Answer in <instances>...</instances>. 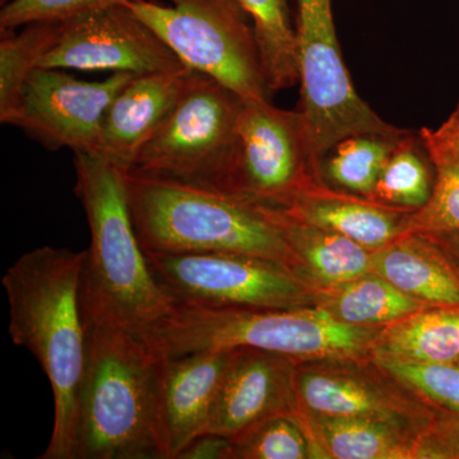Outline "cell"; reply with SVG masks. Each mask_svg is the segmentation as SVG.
I'll return each instance as SVG.
<instances>
[{
	"mask_svg": "<svg viewBox=\"0 0 459 459\" xmlns=\"http://www.w3.org/2000/svg\"><path fill=\"white\" fill-rule=\"evenodd\" d=\"M153 0L129 8L165 41L181 62L244 100H270L255 30L238 0Z\"/></svg>",
	"mask_w": 459,
	"mask_h": 459,
	"instance_id": "8992f818",
	"label": "cell"
},
{
	"mask_svg": "<svg viewBox=\"0 0 459 459\" xmlns=\"http://www.w3.org/2000/svg\"><path fill=\"white\" fill-rule=\"evenodd\" d=\"M235 350H211L156 360L153 418L162 458L178 459L205 434Z\"/></svg>",
	"mask_w": 459,
	"mask_h": 459,
	"instance_id": "5bb4252c",
	"label": "cell"
},
{
	"mask_svg": "<svg viewBox=\"0 0 459 459\" xmlns=\"http://www.w3.org/2000/svg\"><path fill=\"white\" fill-rule=\"evenodd\" d=\"M373 359L430 406L459 413V364H412L376 356Z\"/></svg>",
	"mask_w": 459,
	"mask_h": 459,
	"instance_id": "f1b7e54d",
	"label": "cell"
},
{
	"mask_svg": "<svg viewBox=\"0 0 459 459\" xmlns=\"http://www.w3.org/2000/svg\"><path fill=\"white\" fill-rule=\"evenodd\" d=\"M197 72L135 75L108 107L96 156L131 168L141 147L168 120Z\"/></svg>",
	"mask_w": 459,
	"mask_h": 459,
	"instance_id": "2e32d148",
	"label": "cell"
},
{
	"mask_svg": "<svg viewBox=\"0 0 459 459\" xmlns=\"http://www.w3.org/2000/svg\"><path fill=\"white\" fill-rule=\"evenodd\" d=\"M314 307L337 322L356 327H385L433 307L403 294L373 271L333 289L316 292Z\"/></svg>",
	"mask_w": 459,
	"mask_h": 459,
	"instance_id": "7402d4cb",
	"label": "cell"
},
{
	"mask_svg": "<svg viewBox=\"0 0 459 459\" xmlns=\"http://www.w3.org/2000/svg\"><path fill=\"white\" fill-rule=\"evenodd\" d=\"M40 68L133 74L190 69L128 5H113L60 22Z\"/></svg>",
	"mask_w": 459,
	"mask_h": 459,
	"instance_id": "4fadbf2b",
	"label": "cell"
},
{
	"mask_svg": "<svg viewBox=\"0 0 459 459\" xmlns=\"http://www.w3.org/2000/svg\"><path fill=\"white\" fill-rule=\"evenodd\" d=\"M243 104L237 92L197 72L131 168L225 192L237 155Z\"/></svg>",
	"mask_w": 459,
	"mask_h": 459,
	"instance_id": "52a82bcc",
	"label": "cell"
},
{
	"mask_svg": "<svg viewBox=\"0 0 459 459\" xmlns=\"http://www.w3.org/2000/svg\"><path fill=\"white\" fill-rule=\"evenodd\" d=\"M126 198L144 253H238L291 270L285 238L262 205L220 190L126 168Z\"/></svg>",
	"mask_w": 459,
	"mask_h": 459,
	"instance_id": "3957f363",
	"label": "cell"
},
{
	"mask_svg": "<svg viewBox=\"0 0 459 459\" xmlns=\"http://www.w3.org/2000/svg\"><path fill=\"white\" fill-rule=\"evenodd\" d=\"M7 2H8V0H0V3H2V5L5 4V3H7Z\"/></svg>",
	"mask_w": 459,
	"mask_h": 459,
	"instance_id": "e575fe53",
	"label": "cell"
},
{
	"mask_svg": "<svg viewBox=\"0 0 459 459\" xmlns=\"http://www.w3.org/2000/svg\"><path fill=\"white\" fill-rule=\"evenodd\" d=\"M425 235V234H424ZM442 250L459 277V232L453 234L427 235Z\"/></svg>",
	"mask_w": 459,
	"mask_h": 459,
	"instance_id": "836d02e7",
	"label": "cell"
},
{
	"mask_svg": "<svg viewBox=\"0 0 459 459\" xmlns=\"http://www.w3.org/2000/svg\"><path fill=\"white\" fill-rule=\"evenodd\" d=\"M458 364H459V362H458Z\"/></svg>",
	"mask_w": 459,
	"mask_h": 459,
	"instance_id": "d590c367",
	"label": "cell"
},
{
	"mask_svg": "<svg viewBox=\"0 0 459 459\" xmlns=\"http://www.w3.org/2000/svg\"><path fill=\"white\" fill-rule=\"evenodd\" d=\"M313 183L319 181L300 111L276 108L270 100H244L225 193L250 204L286 208Z\"/></svg>",
	"mask_w": 459,
	"mask_h": 459,
	"instance_id": "30bf717a",
	"label": "cell"
},
{
	"mask_svg": "<svg viewBox=\"0 0 459 459\" xmlns=\"http://www.w3.org/2000/svg\"><path fill=\"white\" fill-rule=\"evenodd\" d=\"M383 328L343 325L316 307L247 309L175 304L141 338L156 360L247 347L307 361L369 358Z\"/></svg>",
	"mask_w": 459,
	"mask_h": 459,
	"instance_id": "277c9868",
	"label": "cell"
},
{
	"mask_svg": "<svg viewBox=\"0 0 459 459\" xmlns=\"http://www.w3.org/2000/svg\"><path fill=\"white\" fill-rule=\"evenodd\" d=\"M232 459H316L298 418L273 416L232 437Z\"/></svg>",
	"mask_w": 459,
	"mask_h": 459,
	"instance_id": "83f0119b",
	"label": "cell"
},
{
	"mask_svg": "<svg viewBox=\"0 0 459 459\" xmlns=\"http://www.w3.org/2000/svg\"><path fill=\"white\" fill-rule=\"evenodd\" d=\"M406 129L347 135L328 148L316 165L323 186L369 198L386 160Z\"/></svg>",
	"mask_w": 459,
	"mask_h": 459,
	"instance_id": "603a6c76",
	"label": "cell"
},
{
	"mask_svg": "<svg viewBox=\"0 0 459 459\" xmlns=\"http://www.w3.org/2000/svg\"><path fill=\"white\" fill-rule=\"evenodd\" d=\"M86 329L74 459H164L153 418L156 359L123 329Z\"/></svg>",
	"mask_w": 459,
	"mask_h": 459,
	"instance_id": "5b68a950",
	"label": "cell"
},
{
	"mask_svg": "<svg viewBox=\"0 0 459 459\" xmlns=\"http://www.w3.org/2000/svg\"><path fill=\"white\" fill-rule=\"evenodd\" d=\"M295 394L299 413L305 415L403 420L429 427L437 412L373 356L299 361Z\"/></svg>",
	"mask_w": 459,
	"mask_h": 459,
	"instance_id": "8fae6325",
	"label": "cell"
},
{
	"mask_svg": "<svg viewBox=\"0 0 459 459\" xmlns=\"http://www.w3.org/2000/svg\"><path fill=\"white\" fill-rule=\"evenodd\" d=\"M83 255L84 250L38 247L18 258L2 279L9 305V336L32 353L53 391V433L40 459H74L87 353L81 307Z\"/></svg>",
	"mask_w": 459,
	"mask_h": 459,
	"instance_id": "6da1fadb",
	"label": "cell"
},
{
	"mask_svg": "<svg viewBox=\"0 0 459 459\" xmlns=\"http://www.w3.org/2000/svg\"><path fill=\"white\" fill-rule=\"evenodd\" d=\"M60 23L36 22L0 31V122L11 124L30 74L56 44Z\"/></svg>",
	"mask_w": 459,
	"mask_h": 459,
	"instance_id": "484cf974",
	"label": "cell"
},
{
	"mask_svg": "<svg viewBox=\"0 0 459 459\" xmlns=\"http://www.w3.org/2000/svg\"><path fill=\"white\" fill-rule=\"evenodd\" d=\"M138 0H8L0 11V31L36 22H65L91 12Z\"/></svg>",
	"mask_w": 459,
	"mask_h": 459,
	"instance_id": "f546056e",
	"label": "cell"
},
{
	"mask_svg": "<svg viewBox=\"0 0 459 459\" xmlns=\"http://www.w3.org/2000/svg\"><path fill=\"white\" fill-rule=\"evenodd\" d=\"M75 195L86 212L91 244L84 250L81 307L84 323L144 333L174 309L138 240L126 198V168L74 153Z\"/></svg>",
	"mask_w": 459,
	"mask_h": 459,
	"instance_id": "7a4b0ae2",
	"label": "cell"
},
{
	"mask_svg": "<svg viewBox=\"0 0 459 459\" xmlns=\"http://www.w3.org/2000/svg\"><path fill=\"white\" fill-rule=\"evenodd\" d=\"M295 31L299 111L316 177L320 157L347 135L400 128L380 119L356 92L338 44L332 0H298Z\"/></svg>",
	"mask_w": 459,
	"mask_h": 459,
	"instance_id": "ba28073f",
	"label": "cell"
},
{
	"mask_svg": "<svg viewBox=\"0 0 459 459\" xmlns=\"http://www.w3.org/2000/svg\"><path fill=\"white\" fill-rule=\"evenodd\" d=\"M427 459H459V413L437 409L425 435Z\"/></svg>",
	"mask_w": 459,
	"mask_h": 459,
	"instance_id": "4dcf8cb0",
	"label": "cell"
},
{
	"mask_svg": "<svg viewBox=\"0 0 459 459\" xmlns=\"http://www.w3.org/2000/svg\"><path fill=\"white\" fill-rule=\"evenodd\" d=\"M291 252V271L314 292L349 282L371 271L373 252L351 238L301 221L283 208L264 207Z\"/></svg>",
	"mask_w": 459,
	"mask_h": 459,
	"instance_id": "d6986e66",
	"label": "cell"
},
{
	"mask_svg": "<svg viewBox=\"0 0 459 459\" xmlns=\"http://www.w3.org/2000/svg\"><path fill=\"white\" fill-rule=\"evenodd\" d=\"M135 75L114 72L107 80L87 82L65 69L39 66L26 81L9 126L22 129L48 150L66 147L96 155L105 114Z\"/></svg>",
	"mask_w": 459,
	"mask_h": 459,
	"instance_id": "7c38bea8",
	"label": "cell"
},
{
	"mask_svg": "<svg viewBox=\"0 0 459 459\" xmlns=\"http://www.w3.org/2000/svg\"><path fill=\"white\" fill-rule=\"evenodd\" d=\"M298 362L279 353L247 347L235 349L205 434L232 439L273 416L298 418L295 394Z\"/></svg>",
	"mask_w": 459,
	"mask_h": 459,
	"instance_id": "9a60e30c",
	"label": "cell"
},
{
	"mask_svg": "<svg viewBox=\"0 0 459 459\" xmlns=\"http://www.w3.org/2000/svg\"><path fill=\"white\" fill-rule=\"evenodd\" d=\"M255 30L263 74L270 91L299 83L296 31L290 17L289 0H238Z\"/></svg>",
	"mask_w": 459,
	"mask_h": 459,
	"instance_id": "d4e9b609",
	"label": "cell"
},
{
	"mask_svg": "<svg viewBox=\"0 0 459 459\" xmlns=\"http://www.w3.org/2000/svg\"><path fill=\"white\" fill-rule=\"evenodd\" d=\"M371 271L433 307H459V277L430 238L407 232L374 250Z\"/></svg>",
	"mask_w": 459,
	"mask_h": 459,
	"instance_id": "ffe728a7",
	"label": "cell"
},
{
	"mask_svg": "<svg viewBox=\"0 0 459 459\" xmlns=\"http://www.w3.org/2000/svg\"><path fill=\"white\" fill-rule=\"evenodd\" d=\"M178 459H232V443L221 435H199Z\"/></svg>",
	"mask_w": 459,
	"mask_h": 459,
	"instance_id": "1f68e13d",
	"label": "cell"
},
{
	"mask_svg": "<svg viewBox=\"0 0 459 459\" xmlns=\"http://www.w3.org/2000/svg\"><path fill=\"white\" fill-rule=\"evenodd\" d=\"M146 255L175 304L247 309L314 307L316 292L289 267L270 259L238 253Z\"/></svg>",
	"mask_w": 459,
	"mask_h": 459,
	"instance_id": "9c48e42d",
	"label": "cell"
},
{
	"mask_svg": "<svg viewBox=\"0 0 459 459\" xmlns=\"http://www.w3.org/2000/svg\"><path fill=\"white\" fill-rule=\"evenodd\" d=\"M316 459H427L425 425L394 419L299 413Z\"/></svg>",
	"mask_w": 459,
	"mask_h": 459,
	"instance_id": "e0dca14e",
	"label": "cell"
},
{
	"mask_svg": "<svg viewBox=\"0 0 459 459\" xmlns=\"http://www.w3.org/2000/svg\"><path fill=\"white\" fill-rule=\"evenodd\" d=\"M424 129L425 133L437 144L459 156V104L451 117L437 129Z\"/></svg>",
	"mask_w": 459,
	"mask_h": 459,
	"instance_id": "d6a6232c",
	"label": "cell"
},
{
	"mask_svg": "<svg viewBox=\"0 0 459 459\" xmlns=\"http://www.w3.org/2000/svg\"><path fill=\"white\" fill-rule=\"evenodd\" d=\"M434 184V164L421 134L406 131L386 160L368 199L413 212L428 204Z\"/></svg>",
	"mask_w": 459,
	"mask_h": 459,
	"instance_id": "cb8c5ba5",
	"label": "cell"
},
{
	"mask_svg": "<svg viewBox=\"0 0 459 459\" xmlns=\"http://www.w3.org/2000/svg\"><path fill=\"white\" fill-rule=\"evenodd\" d=\"M435 168L431 197L424 207L410 212L407 232L425 235L459 232V156L420 131Z\"/></svg>",
	"mask_w": 459,
	"mask_h": 459,
	"instance_id": "4316f807",
	"label": "cell"
},
{
	"mask_svg": "<svg viewBox=\"0 0 459 459\" xmlns=\"http://www.w3.org/2000/svg\"><path fill=\"white\" fill-rule=\"evenodd\" d=\"M373 356L412 364H458L459 307H430L385 325Z\"/></svg>",
	"mask_w": 459,
	"mask_h": 459,
	"instance_id": "44dd1931",
	"label": "cell"
},
{
	"mask_svg": "<svg viewBox=\"0 0 459 459\" xmlns=\"http://www.w3.org/2000/svg\"><path fill=\"white\" fill-rule=\"evenodd\" d=\"M283 210L301 221L351 238L370 252L406 234V222L411 212L386 207L320 183L310 184L300 190Z\"/></svg>",
	"mask_w": 459,
	"mask_h": 459,
	"instance_id": "ac0fdd59",
	"label": "cell"
}]
</instances>
